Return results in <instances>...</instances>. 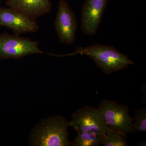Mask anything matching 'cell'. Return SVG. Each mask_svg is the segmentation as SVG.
<instances>
[{"instance_id":"cell-3","label":"cell","mask_w":146,"mask_h":146,"mask_svg":"<svg viewBox=\"0 0 146 146\" xmlns=\"http://www.w3.org/2000/svg\"><path fill=\"white\" fill-rule=\"evenodd\" d=\"M97 109L108 129L125 134L129 133L134 118L130 116L127 106L104 100Z\"/></svg>"},{"instance_id":"cell-13","label":"cell","mask_w":146,"mask_h":146,"mask_svg":"<svg viewBox=\"0 0 146 146\" xmlns=\"http://www.w3.org/2000/svg\"><path fill=\"white\" fill-rule=\"evenodd\" d=\"M138 146H146V142H139L138 144Z\"/></svg>"},{"instance_id":"cell-2","label":"cell","mask_w":146,"mask_h":146,"mask_svg":"<svg viewBox=\"0 0 146 146\" xmlns=\"http://www.w3.org/2000/svg\"><path fill=\"white\" fill-rule=\"evenodd\" d=\"M69 121L62 116L50 117L35 129L31 137V144L39 146L69 145Z\"/></svg>"},{"instance_id":"cell-4","label":"cell","mask_w":146,"mask_h":146,"mask_svg":"<svg viewBox=\"0 0 146 146\" xmlns=\"http://www.w3.org/2000/svg\"><path fill=\"white\" fill-rule=\"evenodd\" d=\"M39 43L20 35L0 34V59H21L28 55L43 54Z\"/></svg>"},{"instance_id":"cell-14","label":"cell","mask_w":146,"mask_h":146,"mask_svg":"<svg viewBox=\"0 0 146 146\" xmlns=\"http://www.w3.org/2000/svg\"><path fill=\"white\" fill-rule=\"evenodd\" d=\"M1 0H0V3H1Z\"/></svg>"},{"instance_id":"cell-5","label":"cell","mask_w":146,"mask_h":146,"mask_svg":"<svg viewBox=\"0 0 146 146\" xmlns=\"http://www.w3.org/2000/svg\"><path fill=\"white\" fill-rule=\"evenodd\" d=\"M54 25L60 43L74 44L78 25L74 12L65 0L59 1Z\"/></svg>"},{"instance_id":"cell-9","label":"cell","mask_w":146,"mask_h":146,"mask_svg":"<svg viewBox=\"0 0 146 146\" xmlns=\"http://www.w3.org/2000/svg\"><path fill=\"white\" fill-rule=\"evenodd\" d=\"M6 4L9 8L35 20L48 13L52 8L50 0H7Z\"/></svg>"},{"instance_id":"cell-11","label":"cell","mask_w":146,"mask_h":146,"mask_svg":"<svg viewBox=\"0 0 146 146\" xmlns=\"http://www.w3.org/2000/svg\"><path fill=\"white\" fill-rule=\"evenodd\" d=\"M127 134L109 129L103 136L101 145L105 146H127Z\"/></svg>"},{"instance_id":"cell-6","label":"cell","mask_w":146,"mask_h":146,"mask_svg":"<svg viewBox=\"0 0 146 146\" xmlns=\"http://www.w3.org/2000/svg\"><path fill=\"white\" fill-rule=\"evenodd\" d=\"M69 123L77 133L88 131L104 134L109 130L97 108L92 106L77 110Z\"/></svg>"},{"instance_id":"cell-7","label":"cell","mask_w":146,"mask_h":146,"mask_svg":"<svg viewBox=\"0 0 146 146\" xmlns=\"http://www.w3.org/2000/svg\"><path fill=\"white\" fill-rule=\"evenodd\" d=\"M11 29L16 35L34 33L39 29L36 20L32 19L11 8L0 7V27Z\"/></svg>"},{"instance_id":"cell-10","label":"cell","mask_w":146,"mask_h":146,"mask_svg":"<svg viewBox=\"0 0 146 146\" xmlns=\"http://www.w3.org/2000/svg\"><path fill=\"white\" fill-rule=\"evenodd\" d=\"M104 134L88 131L80 132L70 144L74 146H98L101 145Z\"/></svg>"},{"instance_id":"cell-1","label":"cell","mask_w":146,"mask_h":146,"mask_svg":"<svg viewBox=\"0 0 146 146\" xmlns=\"http://www.w3.org/2000/svg\"><path fill=\"white\" fill-rule=\"evenodd\" d=\"M77 54L88 56L94 60L97 67L106 74L122 70L134 63L127 55L123 54L114 46L95 44L86 47H80L72 53L58 56Z\"/></svg>"},{"instance_id":"cell-8","label":"cell","mask_w":146,"mask_h":146,"mask_svg":"<svg viewBox=\"0 0 146 146\" xmlns=\"http://www.w3.org/2000/svg\"><path fill=\"white\" fill-rule=\"evenodd\" d=\"M108 0H86L82 7L81 28L84 34L93 35L99 27Z\"/></svg>"},{"instance_id":"cell-12","label":"cell","mask_w":146,"mask_h":146,"mask_svg":"<svg viewBox=\"0 0 146 146\" xmlns=\"http://www.w3.org/2000/svg\"><path fill=\"white\" fill-rule=\"evenodd\" d=\"M135 117L129 133L145 132L146 131V108H142L135 112Z\"/></svg>"}]
</instances>
